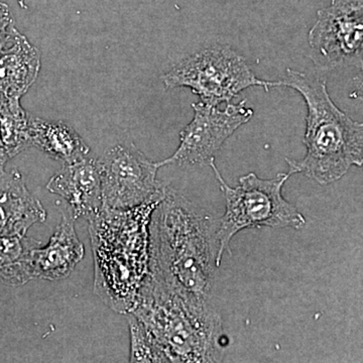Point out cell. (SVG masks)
<instances>
[{
  "label": "cell",
  "mask_w": 363,
  "mask_h": 363,
  "mask_svg": "<svg viewBox=\"0 0 363 363\" xmlns=\"http://www.w3.org/2000/svg\"><path fill=\"white\" fill-rule=\"evenodd\" d=\"M309 45L312 61L321 70L362 66L363 0H333L331 6L318 11Z\"/></svg>",
  "instance_id": "cell-8"
},
{
  "label": "cell",
  "mask_w": 363,
  "mask_h": 363,
  "mask_svg": "<svg viewBox=\"0 0 363 363\" xmlns=\"http://www.w3.org/2000/svg\"><path fill=\"white\" fill-rule=\"evenodd\" d=\"M130 313L154 336L169 362H221L222 318L211 304H190L149 274Z\"/></svg>",
  "instance_id": "cell-4"
},
{
  "label": "cell",
  "mask_w": 363,
  "mask_h": 363,
  "mask_svg": "<svg viewBox=\"0 0 363 363\" xmlns=\"http://www.w3.org/2000/svg\"><path fill=\"white\" fill-rule=\"evenodd\" d=\"M71 215H62L49 243L35 247L30 252V266L33 279L59 281L70 276L85 255Z\"/></svg>",
  "instance_id": "cell-11"
},
{
  "label": "cell",
  "mask_w": 363,
  "mask_h": 363,
  "mask_svg": "<svg viewBox=\"0 0 363 363\" xmlns=\"http://www.w3.org/2000/svg\"><path fill=\"white\" fill-rule=\"evenodd\" d=\"M279 85L297 91L307 105V152L298 161L286 159L291 176L300 173L320 185H329L343 178L351 167H362L363 124L332 101L325 79L286 69V78Z\"/></svg>",
  "instance_id": "cell-3"
},
{
  "label": "cell",
  "mask_w": 363,
  "mask_h": 363,
  "mask_svg": "<svg viewBox=\"0 0 363 363\" xmlns=\"http://www.w3.org/2000/svg\"><path fill=\"white\" fill-rule=\"evenodd\" d=\"M208 164L213 169L225 199V213L219 220L216 233L217 267H220L224 252L231 253L230 242L234 236L245 229L272 227L300 230L305 227V217L283 196L284 185L290 174L260 179L250 173L240 177L238 186L230 187L219 173L214 157Z\"/></svg>",
  "instance_id": "cell-5"
},
{
  "label": "cell",
  "mask_w": 363,
  "mask_h": 363,
  "mask_svg": "<svg viewBox=\"0 0 363 363\" xmlns=\"http://www.w3.org/2000/svg\"><path fill=\"white\" fill-rule=\"evenodd\" d=\"M40 70L39 50L18 32L0 51V97L21 99L37 80Z\"/></svg>",
  "instance_id": "cell-13"
},
{
  "label": "cell",
  "mask_w": 363,
  "mask_h": 363,
  "mask_svg": "<svg viewBox=\"0 0 363 363\" xmlns=\"http://www.w3.org/2000/svg\"><path fill=\"white\" fill-rule=\"evenodd\" d=\"M47 190L63 198L72 218H94L104 208L99 169L95 160L86 157L65 164L50 179Z\"/></svg>",
  "instance_id": "cell-10"
},
{
  "label": "cell",
  "mask_w": 363,
  "mask_h": 363,
  "mask_svg": "<svg viewBox=\"0 0 363 363\" xmlns=\"http://www.w3.org/2000/svg\"><path fill=\"white\" fill-rule=\"evenodd\" d=\"M219 221L167 185L150 221V274L193 305L209 304Z\"/></svg>",
  "instance_id": "cell-1"
},
{
  "label": "cell",
  "mask_w": 363,
  "mask_h": 363,
  "mask_svg": "<svg viewBox=\"0 0 363 363\" xmlns=\"http://www.w3.org/2000/svg\"><path fill=\"white\" fill-rule=\"evenodd\" d=\"M18 32L9 6L0 2V51L13 42Z\"/></svg>",
  "instance_id": "cell-18"
},
{
  "label": "cell",
  "mask_w": 363,
  "mask_h": 363,
  "mask_svg": "<svg viewBox=\"0 0 363 363\" xmlns=\"http://www.w3.org/2000/svg\"><path fill=\"white\" fill-rule=\"evenodd\" d=\"M167 88L188 87L205 104H229L243 90L260 86L279 87L276 81L255 77L245 57L227 45H213L190 55L162 77Z\"/></svg>",
  "instance_id": "cell-6"
},
{
  "label": "cell",
  "mask_w": 363,
  "mask_h": 363,
  "mask_svg": "<svg viewBox=\"0 0 363 363\" xmlns=\"http://www.w3.org/2000/svg\"><path fill=\"white\" fill-rule=\"evenodd\" d=\"M0 138L9 160L33 147L30 116L21 99L0 97Z\"/></svg>",
  "instance_id": "cell-16"
},
{
  "label": "cell",
  "mask_w": 363,
  "mask_h": 363,
  "mask_svg": "<svg viewBox=\"0 0 363 363\" xmlns=\"http://www.w3.org/2000/svg\"><path fill=\"white\" fill-rule=\"evenodd\" d=\"M47 219V211L26 187L18 169L0 173V235L25 236Z\"/></svg>",
  "instance_id": "cell-12"
},
{
  "label": "cell",
  "mask_w": 363,
  "mask_h": 363,
  "mask_svg": "<svg viewBox=\"0 0 363 363\" xmlns=\"http://www.w3.org/2000/svg\"><path fill=\"white\" fill-rule=\"evenodd\" d=\"M33 147L52 159L73 164L88 157L90 147L68 124L30 116Z\"/></svg>",
  "instance_id": "cell-14"
},
{
  "label": "cell",
  "mask_w": 363,
  "mask_h": 363,
  "mask_svg": "<svg viewBox=\"0 0 363 363\" xmlns=\"http://www.w3.org/2000/svg\"><path fill=\"white\" fill-rule=\"evenodd\" d=\"M130 332V362H169L156 339L145 325L128 313Z\"/></svg>",
  "instance_id": "cell-17"
},
{
  "label": "cell",
  "mask_w": 363,
  "mask_h": 363,
  "mask_svg": "<svg viewBox=\"0 0 363 363\" xmlns=\"http://www.w3.org/2000/svg\"><path fill=\"white\" fill-rule=\"evenodd\" d=\"M9 161V157L4 152V145H2L1 138H0V173L4 171L6 162Z\"/></svg>",
  "instance_id": "cell-19"
},
{
  "label": "cell",
  "mask_w": 363,
  "mask_h": 363,
  "mask_svg": "<svg viewBox=\"0 0 363 363\" xmlns=\"http://www.w3.org/2000/svg\"><path fill=\"white\" fill-rule=\"evenodd\" d=\"M104 208L130 209L159 194L166 184L157 180L161 166L152 162L133 143H119L99 161Z\"/></svg>",
  "instance_id": "cell-7"
},
{
  "label": "cell",
  "mask_w": 363,
  "mask_h": 363,
  "mask_svg": "<svg viewBox=\"0 0 363 363\" xmlns=\"http://www.w3.org/2000/svg\"><path fill=\"white\" fill-rule=\"evenodd\" d=\"M38 247L40 241L26 235H0V279L9 286H23L33 281L30 252Z\"/></svg>",
  "instance_id": "cell-15"
},
{
  "label": "cell",
  "mask_w": 363,
  "mask_h": 363,
  "mask_svg": "<svg viewBox=\"0 0 363 363\" xmlns=\"http://www.w3.org/2000/svg\"><path fill=\"white\" fill-rule=\"evenodd\" d=\"M245 102L227 104L224 109L202 101L193 104L194 117L181 131L180 145L173 156L159 162L161 168L167 164L203 166L209 162L223 143L252 119L253 111Z\"/></svg>",
  "instance_id": "cell-9"
},
{
  "label": "cell",
  "mask_w": 363,
  "mask_h": 363,
  "mask_svg": "<svg viewBox=\"0 0 363 363\" xmlns=\"http://www.w3.org/2000/svg\"><path fill=\"white\" fill-rule=\"evenodd\" d=\"M130 209L102 208L91 219L95 292L114 311L128 314L150 274V221L164 196Z\"/></svg>",
  "instance_id": "cell-2"
}]
</instances>
